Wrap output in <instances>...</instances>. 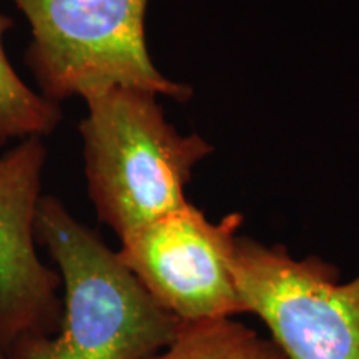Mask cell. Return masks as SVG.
Returning <instances> with one entry per match:
<instances>
[{"label": "cell", "mask_w": 359, "mask_h": 359, "mask_svg": "<svg viewBox=\"0 0 359 359\" xmlns=\"http://www.w3.org/2000/svg\"><path fill=\"white\" fill-rule=\"evenodd\" d=\"M35 233L62 278L60 326L15 339L6 359H147L172 343L182 321L55 196L40 200Z\"/></svg>", "instance_id": "obj_1"}, {"label": "cell", "mask_w": 359, "mask_h": 359, "mask_svg": "<svg viewBox=\"0 0 359 359\" xmlns=\"http://www.w3.org/2000/svg\"><path fill=\"white\" fill-rule=\"evenodd\" d=\"M80 123L88 196L98 219L123 240L183 210L191 170L213 151L198 135H180L155 93L115 87L85 98Z\"/></svg>", "instance_id": "obj_2"}, {"label": "cell", "mask_w": 359, "mask_h": 359, "mask_svg": "<svg viewBox=\"0 0 359 359\" xmlns=\"http://www.w3.org/2000/svg\"><path fill=\"white\" fill-rule=\"evenodd\" d=\"M30 27L24 60L53 103L125 87L187 102L191 87L156 69L147 47L150 0H12Z\"/></svg>", "instance_id": "obj_3"}, {"label": "cell", "mask_w": 359, "mask_h": 359, "mask_svg": "<svg viewBox=\"0 0 359 359\" xmlns=\"http://www.w3.org/2000/svg\"><path fill=\"white\" fill-rule=\"evenodd\" d=\"M231 273L243 313L257 314L286 359H359V275L281 245L236 236Z\"/></svg>", "instance_id": "obj_4"}, {"label": "cell", "mask_w": 359, "mask_h": 359, "mask_svg": "<svg viewBox=\"0 0 359 359\" xmlns=\"http://www.w3.org/2000/svg\"><path fill=\"white\" fill-rule=\"evenodd\" d=\"M241 223L240 213L213 223L190 203L120 240L116 255L180 321L235 318L243 314L231 273Z\"/></svg>", "instance_id": "obj_5"}, {"label": "cell", "mask_w": 359, "mask_h": 359, "mask_svg": "<svg viewBox=\"0 0 359 359\" xmlns=\"http://www.w3.org/2000/svg\"><path fill=\"white\" fill-rule=\"evenodd\" d=\"M47 148L17 142L0 155V349L22 336H50L60 326L62 278L37 253L39 203Z\"/></svg>", "instance_id": "obj_6"}, {"label": "cell", "mask_w": 359, "mask_h": 359, "mask_svg": "<svg viewBox=\"0 0 359 359\" xmlns=\"http://www.w3.org/2000/svg\"><path fill=\"white\" fill-rule=\"evenodd\" d=\"M147 359H286L269 338L235 318L182 321L172 343Z\"/></svg>", "instance_id": "obj_7"}, {"label": "cell", "mask_w": 359, "mask_h": 359, "mask_svg": "<svg viewBox=\"0 0 359 359\" xmlns=\"http://www.w3.org/2000/svg\"><path fill=\"white\" fill-rule=\"evenodd\" d=\"M13 25L12 17L0 13V147L47 137L62 120L60 105L30 88L8 60L4 39Z\"/></svg>", "instance_id": "obj_8"}, {"label": "cell", "mask_w": 359, "mask_h": 359, "mask_svg": "<svg viewBox=\"0 0 359 359\" xmlns=\"http://www.w3.org/2000/svg\"><path fill=\"white\" fill-rule=\"evenodd\" d=\"M0 359H6V356H4V351H2V349H0Z\"/></svg>", "instance_id": "obj_9"}]
</instances>
